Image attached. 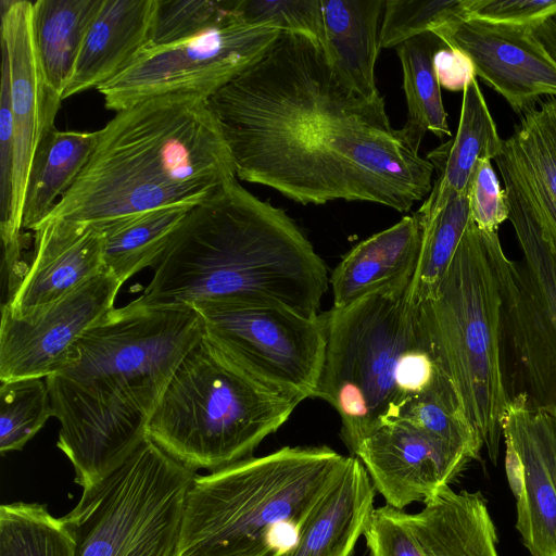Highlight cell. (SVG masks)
I'll use <instances>...</instances> for the list:
<instances>
[{"label":"cell","mask_w":556,"mask_h":556,"mask_svg":"<svg viewBox=\"0 0 556 556\" xmlns=\"http://www.w3.org/2000/svg\"><path fill=\"white\" fill-rule=\"evenodd\" d=\"M418 216H404L352 248L329 277L333 306L341 308L370 294L410 286L421 247Z\"/></svg>","instance_id":"21"},{"label":"cell","mask_w":556,"mask_h":556,"mask_svg":"<svg viewBox=\"0 0 556 556\" xmlns=\"http://www.w3.org/2000/svg\"><path fill=\"white\" fill-rule=\"evenodd\" d=\"M28 270L3 305L21 316L49 304L103 273V238L93 225L47 219L35 231Z\"/></svg>","instance_id":"19"},{"label":"cell","mask_w":556,"mask_h":556,"mask_svg":"<svg viewBox=\"0 0 556 556\" xmlns=\"http://www.w3.org/2000/svg\"><path fill=\"white\" fill-rule=\"evenodd\" d=\"M191 207L173 205L98 227L103 238L104 269L122 285L146 267H153Z\"/></svg>","instance_id":"28"},{"label":"cell","mask_w":556,"mask_h":556,"mask_svg":"<svg viewBox=\"0 0 556 556\" xmlns=\"http://www.w3.org/2000/svg\"><path fill=\"white\" fill-rule=\"evenodd\" d=\"M1 50L9 63L14 126L13 197L9 222L0 228L3 258H23L25 187L31 160L43 135L54 126L62 97L47 83L38 62L31 29L33 2L1 0Z\"/></svg>","instance_id":"13"},{"label":"cell","mask_w":556,"mask_h":556,"mask_svg":"<svg viewBox=\"0 0 556 556\" xmlns=\"http://www.w3.org/2000/svg\"><path fill=\"white\" fill-rule=\"evenodd\" d=\"M433 68L441 88L450 91H464L477 77L469 56L446 43L435 51Z\"/></svg>","instance_id":"41"},{"label":"cell","mask_w":556,"mask_h":556,"mask_svg":"<svg viewBox=\"0 0 556 556\" xmlns=\"http://www.w3.org/2000/svg\"><path fill=\"white\" fill-rule=\"evenodd\" d=\"M389 505L402 510L447 486L470 459L403 419L368 434L355 453Z\"/></svg>","instance_id":"18"},{"label":"cell","mask_w":556,"mask_h":556,"mask_svg":"<svg viewBox=\"0 0 556 556\" xmlns=\"http://www.w3.org/2000/svg\"><path fill=\"white\" fill-rule=\"evenodd\" d=\"M236 177L301 204L361 201L408 212L432 164L332 71L323 46L281 31L253 66L207 99Z\"/></svg>","instance_id":"1"},{"label":"cell","mask_w":556,"mask_h":556,"mask_svg":"<svg viewBox=\"0 0 556 556\" xmlns=\"http://www.w3.org/2000/svg\"><path fill=\"white\" fill-rule=\"evenodd\" d=\"M281 30L245 21L239 10L189 39L144 48L116 77L97 90L115 113L164 96L207 100L273 47Z\"/></svg>","instance_id":"11"},{"label":"cell","mask_w":556,"mask_h":556,"mask_svg":"<svg viewBox=\"0 0 556 556\" xmlns=\"http://www.w3.org/2000/svg\"><path fill=\"white\" fill-rule=\"evenodd\" d=\"M416 514L402 510L426 556H498L497 534L481 492L448 485Z\"/></svg>","instance_id":"24"},{"label":"cell","mask_w":556,"mask_h":556,"mask_svg":"<svg viewBox=\"0 0 556 556\" xmlns=\"http://www.w3.org/2000/svg\"><path fill=\"white\" fill-rule=\"evenodd\" d=\"M408 290L370 294L324 313L326 354L316 397L338 412L352 455L413 399L450 387Z\"/></svg>","instance_id":"5"},{"label":"cell","mask_w":556,"mask_h":556,"mask_svg":"<svg viewBox=\"0 0 556 556\" xmlns=\"http://www.w3.org/2000/svg\"><path fill=\"white\" fill-rule=\"evenodd\" d=\"M299 404L253 380L202 337L174 372L147 437L189 468L214 471L252 457Z\"/></svg>","instance_id":"8"},{"label":"cell","mask_w":556,"mask_h":556,"mask_svg":"<svg viewBox=\"0 0 556 556\" xmlns=\"http://www.w3.org/2000/svg\"><path fill=\"white\" fill-rule=\"evenodd\" d=\"M444 45L433 33H425L395 48L407 104V119L401 130L418 152L427 131L439 138L451 136L441 86L433 68V55Z\"/></svg>","instance_id":"29"},{"label":"cell","mask_w":556,"mask_h":556,"mask_svg":"<svg viewBox=\"0 0 556 556\" xmlns=\"http://www.w3.org/2000/svg\"><path fill=\"white\" fill-rule=\"evenodd\" d=\"M203 337L262 386L301 403L316 397L326 354L324 313L307 317L258 303L193 305Z\"/></svg>","instance_id":"10"},{"label":"cell","mask_w":556,"mask_h":556,"mask_svg":"<svg viewBox=\"0 0 556 556\" xmlns=\"http://www.w3.org/2000/svg\"><path fill=\"white\" fill-rule=\"evenodd\" d=\"M494 160L515 233L538 238L556 257V97L520 115Z\"/></svg>","instance_id":"16"},{"label":"cell","mask_w":556,"mask_h":556,"mask_svg":"<svg viewBox=\"0 0 556 556\" xmlns=\"http://www.w3.org/2000/svg\"><path fill=\"white\" fill-rule=\"evenodd\" d=\"M485 233L519 392L533 406L556 409V257L541 240L523 235L516 236L522 261H513L497 232Z\"/></svg>","instance_id":"12"},{"label":"cell","mask_w":556,"mask_h":556,"mask_svg":"<svg viewBox=\"0 0 556 556\" xmlns=\"http://www.w3.org/2000/svg\"><path fill=\"white\" fill-rule=\"evenodd\" d=\"M502 144L503 139L476 78L463 91L456 135L426 156L438 176L415 213L419 220L432 217L452 197L466 193L478 162L495 159Z\"/></svg>","instance_id":"23"},{"label":"cell","mask_w":556,"mask_h":556,"mask_svg":"<svg viewBox=\"0 0 556 556\" xmlns=\"http://www.w3.org/2000/svg\"><path fill=\"white\" fill-rule=\"evenodd\" d=\"M0 452L21 451L50 417V392L42 378L2 381L0 387Z\"/></svg>","instance_id":"32"},{"label":"cell","mask_w":556,"mask_h":556,"mask_svg":"<svg viewBox=\"0 0 556 556\" xmlns=\"http://www.w3.org/2000/svg\"><path fill=\"white\" fill-rule=\"evenodd\" d=\"M348 459L328 446H285L197 475L178 556H274Z\"/></svg>","instance_id":"6"},{"label":"cell","mask_w":556,"mask_h":556,"mask_svg":"<svg viewBox=\"0 0 556 556\" xmlns=\"http://www.w3.org/2000/svg\"><path fill=\"white\" fill-rule=\"evenodd\" d=\"M0 556H75V545L45 504L14 502L0 507Z\"/></svg>","instance_id":"31"},{"label":"cell","mask_w":556,"mask_h":556,"mask_svg":"<svg viewBox=\"0 0 556 556\" xmlns=\"http://www.w3.org/2000/svg\"><path fill=\"white\" fill-rule=\"evenodd\" d=\"M238 11V0H157L148 47L197 36Z\"/></svg>","instance_id":"34"},{"label":"cell","mask_w":556,"mask_h":556,"mask_svg":"<svg viewBox=\"0 0 556 556\" xmlns=\"http://www.w3.org/2000/svg\"><path fill=\"white\" fill-rule=\"evenodd\" d=\"M238 10L250 23L269 24L324 45L321 0H238Z\"/></svg>","instance_id":"36"},{"label":"cell","mask_w":556,"mask_h":556,"mask_svg":"<svg viewBox=\"0 0 556 556\" xmlns=\"http://www.w3.org/2000/svg\"><path fill=\"white\" fill-rule=\"evenodd\" d=\"M134 300L148 307L239 302L319 313L328 269L285 211L236 177L191 207Z\"/></svg>","instance_id":"3"},{"label":"cell","mask_w":556,"mask_h":556,"mask_svg":"<svg viewBox=\"0 0 556 556\" xmlns=\"http://www.w3.org/2000/svg\"><path fill=\"white\" fill-rule=\"evenodd\" d=\"M384 0H321L324 52L334 74L369 100L381 97L375 76Z\"/></svg>","instance_id":"25"},{"label":"cell","mask_w":556,"mask_h":556,"mask_svg":"<svg viewBox=\"0 0 556 556\" xmlns=\"http://www.w3.org/2000/svg\"><path fill=\"white\" fill-rule=\"evenodd\" d=\"M471 222L483 232H497L509 217L507 195L501 186L491 160L478 162L468 186Z\"/></svg>","instance_id":"37"},{"label":"cell","mask_w":556,"mask_h":556,"mask_svg":"<svg viewBox=\"0 0 556 556\" xmlns=\"http://www.w3.org/2000/svg\"><path fill=\"white\" fill-rule=\"evenodd\" d=\"M533 34L556 62V14L536 26Z\"/></svg>","instance_id":"42"},{"label":"cell","mask_w":556,"mask_h":556,"mask_svg":"<svg viewBox=\"0 0 556 556\" xmlns=\"http://www.w3.org/2000/svg\"><path fill=\"white\" fill-rule=\"evenodd\" d=\"M232 177L207 100L151 98L116 112L98 130L87 164L47 219L100 225L166 206L193 207Z\"/></svg>","instance_id":"4"},{"label":"cell","mask_w":556,"mask_h":556,"mask_svg":"<svg viewBox=\"0 0 556 556\" xmlns=\"http://www.w3.org/2000/svg\"><path fill=\"white\" fill-rule=\"evenodd\" d=\"M363 535L370 556H426L402 510L389 505L374 509Z\"/></svg>","instance_id":"38"},{"label":"cell","mask_w":556,"mask_h":556,"mask_svg":"<svg viewBox=\"0 0 556 556\" xmlns=\"http://www.w3.org/2000/svg\"><path fill=\"white\" fill-rule=\"evenodd\" d=\"M157 0H102L62 99L109 83L149 45Z\"/></svg>","instance_id":"22"},{"label":"cell","mask_w":556,"mask_h":556,"mask_svg":"<svg viewBox=\"0 0 556 556\" xmlns=\"http://www.w3.org/2000/svg\"><path fill=\"white\" fill-rule=\"evenodd\" d=\"M505 471L531 556H556V409L516 392L502 420Z\"/></svg>","instance_id":"15"},{"label":"cell","mask_w":556,"mask_h":556,"mask_svg":"<svg viewBox=\"0 0 556 556\" xmlns=\"http://www.w3.org/2000/svg\"><path fill=\"white\" fill-rule=\"evenodd\" d=\"M202 337L194 307L132 301L87 330L67 363L46 378L60 424L56 445L83 491L99 484L148 438L167 384Z\"/></svg>","instance_id":"2"},{"label":"cell","mask_w":556,"mask_h":556,"mask_svg":"<svg viewBox=\"0 0 556 556\" xmlns=\"http://www.w3.org/2000/svg\"><path fill=\"white\" fill-rule=\"evenodd\" d=\"M98 141V130L51 127L34 153L25 187L22 228L35 231L71 189Z\"/></svg>","instance_id":"26"},{"label":"cell","mask_w":556,"mask_h":556,"mask_svg":"<svg viewBox=\"0 0 556 556\" xmlns=\"http://www.w3.org/2000/svg\"><path fill=\"white\" fill-rule=\"evenodd\" d=\"M465 17V0H384L380 48H396L415 36Z\"/></svg>","instance_id":"35"},{"label":"cell","mask_w":556,"mask_h":556,"mask_svg":"<svg viewBox=\"0 0 556 556\" xmlns=\"http://www.w3.org/2000/svg\"><path fill=\"white\" fill-rule=\"evenodd\" d=\"M466 17L534 29L556 14V0H465Z\"/></svg>","instance_id":"39"},{"label":"cell","mask_w":556,"mask_h":556,"mask_svg":"<svg viewBox=\"0 0 556 556\" xmlns=\"http://www.w3.org/2000/svg\"><path fill=\"white\" fill-rule=\"evenodd\" d=\"M418 307L439 369L496 465L511 397L505 377L503 298L486 233L471 219L440 285Z\"/></svg>","instance_id":"7"},{"label":"cell","mask_w":556,"mask_h":556,"mask_svg":"<svg viewBox=\"0 0 556 556\" xmlns=\"http://www.w3.org/2000/svg\"><path fill=\"white\" fill-rule=\"evenodd\" d=\"M469 222L467 192L452 197L437 214L420 222L421 247L408 290L413 303H422L435 291Z\"/></svg>","instance_id":"30"},{"label":"cell","mask_w":556,"mask_h":556,"mask_svg":"<svg viewBox=\"0 0 556 556\" xmlns=\"http://www.w3.org/2000/svg\"><path fill=\"white\" fill-rule=\"evenodd\" d=\"M0 84V228L7 226L12 206L14 168V126L11 109L9 63L1 50Z\"/></svg>","instance_id":"40"},{"label":"cell","mask_w":556,"mask_h":556,"mask_svg":"<svg viewBox=\"0 0 556 556\" xmlns=\"http://www.w3.org/2000/svg\"><path fill=\"white\" fill-rule=\"evenodd\" d=\"M102 0H37L31 29L39 65L61 97L68 84L86 33Z\"/></svg>","instance_id":"27"},{"label":"cell","mask_w":556,"mask_h":556,"mask_svg":"<svg viewBox=\"0 0 556 556\" xmlns=\"http://www.w3.org/2000/svg\"><path fill=\"white\" fill-rule=\"evenodd\" d=\"M195 470L147 438L61 519L75 556H178Z\"/></svg>","instance_id":"9"},{"label":"cell","mask_w":556,"mask_h":556,"mask_svg":"<svg viewBox=\"0 0 556 556\" xmlns=\"http://www.w3.org/2000/svg\"><path fill=\"white\" fill-rule=\"evenodd\" d=\"M466 53L476 76L522 115L542 98L556 97V62L533 29L456 18L432 31Z\"/></svg>","instance_id":"17"},{"label":"cell","mask_w":556,"mask_h":556,"mask_svg":"<svg viewBox=\"0 0 556 556\" xmlns=\"http://www.w3.org/2000/svg\"><path fill=\"white\" fill-rule=\"evenodd\" d=\"M122 286L104 270L27 314L15 316L2 305L0 381L46 379L59 371L83 334L114 308Z\"/></svg>","instance_id":"14"},{"label":"cell","mask_w":556,"mask_h":556,"mask_svg":"<svg viewBox=\"0 0 556 556\" xmlns=\"http://www.w3.org/2000/svg\"><path fill=\"white\" fill-rule=\"evenodd\" d=\"M375 488L354 455L299 523L293 542L274 556H352L375 509Z\"/></svg>","instance_id":"20"},{"label":"cell","mask_w":556,"mask_h":556,"mask_svg":"<svg viewBox=\"0 0 556 556\" xmlns=\"http://www.w3.org/2000/svg\"><path fill=\"white\" fill-rule=\"evenodd\" d=\"M422 432L465 454L470 460L480 457L483 444L463 415L451 387L444 386L413 399L400 417Z\"/></svg>","instance_id":"33"}]
</instances>
